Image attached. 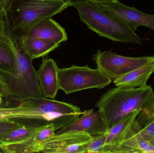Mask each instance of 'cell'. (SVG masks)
Returning a JSON list of instances; mask_svg holds the SVG:
<instances>
[{
  "label": "cell",
  "instance_id": "cell-1",
  "mask_svg": "<svg viewBox=\"0 0 154 153\" xmlns=\"http://www.w3.org/2000/svg\"><path fill=\"white\" fill-rule=\"evenodd\" d=\"M3 28L5 35L15 54L16 63L13 74L0 71V75L11 92L13 99L20 101L32 98H43L32 60L21 46L6 18Z\"/></svg>",
  "mask_w": 154,
  "mask_h": 153
},
{
  "label": "cell",
  "instance_id": "cell-2",
  "mask_svg": "<svg viewBox=\"0 0 154 153\" xmlns=\"http://www.w3.org/2000/svg\"><path fill=\"white\" fill-rule=\"evenodd\" d=\"M70 3L78 11L80 20L100 37L123 43H142L135 31L97 4L84 0H75Z\"/></svg>",
  "mask_w": 154,
  "mask_h": 153
},
{
  "label": "cell",
  "instance_id": "cell-3",
  "mask_svg": "<svg viewBox=\"0 0 154 153\" xmlns=\"http://www.w3.org/2000/svg\"><path fill=\"white\" fill-rule=\"evenodd\" d=\"M153 92L152 86L136 88L117 87L109 90L96 103L108 129L135 111L141 110Z\"/></svg>",
  "mask_w": 154,
  "mask_h": 153
},
{
  "label": "cell",
  "instance_id": "cell-4",
  "mask_svg": "<svg viewBox=\"0 0 154 153\" xmlns=\"http://www.w3.org/2000/svg\"><path fill=\"white\" fill-rule=\"evenodd\" d=\"M70 2L62 0H14L6 11V18L12 30L20 38L41 21L72 6Z\"/></svg>",
  "mask_w": 154,
  "mask_h": 153
},
{
  "label": "cell",
  "instance_id": "cell-5",
  "mask_svg": "<svg viewBox=\"0 0 154 153\" xmlns=\"http://www.w3.org/2000/svg\"><path fill=\"white\" fill-rule=\"evenodd\" d=\"M58 77L59 89L66 94L88 89H103L112 81L98 68L91 69L88 66L59 68Z\"/></svg>",
  "mask_w": 154,
  "mask_h": 153
},
{
  "label": "cell",
  "instance_id": "cell-6",
  "mask_svg": "<svg viewBox=\"0 0 154 153\" xmlns=\"http://www.w3.org/2000/svg\"><path fill=\"white\" fill-rule=\"evenodd\" d=\"M92 59L96 63L97 68L112 81L143 66L154 64V56L128 57L111 51H101L100 49L93 55Z\"/></svg>",
  "mask_w": 154,
  "mask_h": 153
},
{
  "label": "cell",
  "instance_id": "cell-7",
  "mask_svg": "<svg viewBox=\"0 0 154 153\" xmlns=\"http://www.w3.org/2000/svg\"><path fill=\"white\" fill-rule=\"evenodd\" d=\"M93 139V137L82 131L55 134L42 143L40 153H87Z\"/></svg>",
  "mask_w": 154,
  "mask_h": 153
},
{
  "label": "cell",
  "instance_id": "cell-8",
  "mask_svg": "<svg viewBox=\"0 0 154 153\" xmlns=\"http://www.w3.org/2000/svg\"><path fill=\"white\" fill-rule=\"evenodd\" d=\"M102 10L110 13L136 31L140 26L148 27L154 31V15L142 12L133 7L126 6L119 1L97 4Z\"/></svg>",
  "mask_w": 154,
  "mask_h": 153
},
{
  "label": "cell",
  "instance_id": "cell-9",
  "mask_svg": "<svg viewBox=\"0 0 154 153\" xmlns=\"http://www.w3.org/2000/svg\"><path fill=\"white\" fill-rule=\"evenodd\" d=\"M72 130L85 132L94 137L106 133L108 128L101 112L98 109L95 111L92 109L88 110L80 117L60 128L56 134H59Z\"/></svg>",
  "mask_w": 154,
  "mask_h": 153
},
{
  "label": "cell",
  "instance_id": "cell-10",
  "mask_svg": "<svg viewBox=\"0 0 154 153\" xmlns=\"http://www.w3.org/2000/svg\"><path fill=\"white\" fill-rule=\"evenodd\" d=\"M59 68L53 59L43 57L37 77L42 94L44 98L54 99L59 89L58 73Z\"/></svg>",
  "mask_w": 154,
  "mask_h": 153
},
{
  "label": "cell",
  "instance_id": "cell-11",
  "mask_svg": "<svg viewBox=\"0 0 154 153\" xmlns=\"http://www.w3.org/2000/svg\"><path fill=\"white\" fill-rule=\"evenodd\" d=\"M142 127L136 119L126 131L124 140L114 153H154V146L145 140L142 135Z\"/></svg>",
  "mask_w": 154,
  "mask_h": 153
},
{
  "label": "cell",
  "instance_id": "cell-12",
  "mask_svg": "<svg viewBox=\"0 0 154 153\" xmlns=\"http://www.w3.org/2000/svg\"><path fill=\"white\" fill-rule=\"evenodd\" d=\"M26 36L50 40L58 44L66 41L68 39L65 28L51 17L44 19L35 24Z\"/></svg>",
  "mask_w": 154,
  "mask_h": 153
},
{
  "label": "cell",
  "instance_id": "cell-13",
  "mask_svg": "<svg viewBox=\"0 0 154 153\" xmlns=\"http://www.w3.org/2000/svg\"><path fill=\"white\" fill-rule=\"evenodd\" d=\"M140 111H135L108 129L106 140L101 153H114L115 150L124 140L126 131Z\"/></svg>",
  "mask_w": 154,
  "mask_h": 153
},
{
  "label": "cell",
  "instance_id": "cell-14",
  "mask_svg": "<svg viewBox=\"0 0 154 153\" xmlns=\"http://www.w3.org/2000/svg\"><path fill=\"white\" fill-rule=\"evenodd\" d=\"M18 38L21 46L32 60L45 56L60 46V44L53 41L30 36Z\"/></svg>",
  "mask_w": 154,
  "mask_h": 153
},
{
  "label": "cell",
  "instance_id": "cell-15",
  "mask_svg": "<svg viewBox=\"0 0 154 153\" xmlns=\"http://www.w3.org/2000/svg\"><path fill=\"white\" fill-rule=\"evenodd\" d=\"M154 72V64H148L126 74L113 82L116 87L136 88L146 86Z\"/></svg>",
  "mask_w": 154,
  "mask_h": 153
},
{
  "label": "cell",
  "instance_id": "cell-16",
  "mask_svg": "<svg viewBox=\"0 0 154 153\" xmlns=\"http://www.w3.org/2000/svg\"><path fill=\"white\" fill-rule=\"evenodd\" d=\"M4 20L0 27V71L13 75L16 66V58L12 48L5 35Z\"/></svg>",
  "mask_w": 154,
  "mask_h": 153
},
{
  "label": "cell",
  "instance_id": "cell-17",
  "mask_svg": "<svg viewBox=\"0 0 154 153\" xmlns=\"http://www.w3.org/2000/svg\"><path fill=\"white\" fill-rule=\"evenodd\" d=\"M21 105L10 108L0 107V120L20 119L29 125L33 118V107L26 100L21 101Z\"/></svg>",
  "mask_w": 154,
  "mask_h": 153
},
{
  "label": "cell",
  "instance_id": "cell-18",
  "mask_svg": "<svg viewBox=\"0 0 154 153\" xmlns=\"http://www.w3.org/2000/svg\"><path fill=\"white\" fill-rule=\"evenodd\" d=\"M37 128L23 124L20 127L0 135V144H14L26 141L33 136Z\"/></svg>",
  "mask_w": 154,
  "mask_h": 153
},
{
  "label": "cell",
  "instance_id": "cell-19",
  "mask_svg": "<svg viewBox=\"0 0 154 153\" xmlns=\"http://www.w3.org/2000/svg\"><path fill=\"white\" fill-rule=\"evenodd\" d=\"M137 123L142 127H145L154 120V92L146 101L136 117Z\"/></svg>",
  "mask_w": 154,
  "mask_h": 153
},
{
  "label": "cell",
  "instance_id": "cell-20",
  "mask_svg": "<svg viewBox=\"0 0 154 153\" xmlns=\"http://www.w3.org/2000/svg\"><path fill=\"white\" fill-rule=\"evenodd\" d=\"M56 131L57 129L53 124L37 127L31 140L35 145L38 153H40L42 143L54 136L56 134Z\"/></svg>",
  "mask_w": 154,
  "mask_h": 153
},
{
  "label": "cell",
  "instance_id": "cell-21",
  "mask_svg": "<svg viewBox=\"0 0 154 153\" xmlns=\"http://www.w3.org/2000/svg\"><path fill=\"white\" fill-rule=\"evenodd\" d=\"M106 133L93 137V139L88 148L87 153H102V149L106 143L107 137Z\"/></svg>",
  "mask_w": 154,
  "mask_h": 153
},
{
  "label": "cell",
  "instance_id": "cell-22",
  "mask_svg": "<svg viewBox=\"0 0 154 153\" xmlns=\"http://www.w3.org/2000/svg\"><path fill=\"white\" fill-rule=\"evenodd\" d=\"M23 124L14 121V120H0V135L8 133L15 128L20 127Z\"/></svg>",
  "mask_w": 154,
  "mask_h": 153
},
{
  "label": "cell",
  "instance_id": "cell-23",
  "mask_svg": "<svg viewBox=\"0 0 154 153\" xmlns=\"http://www.w3.org/2000/svg\"><path fill=\"white\" fill-rule=\"evenodd\" d=\"M141 135L145 140L152 144H154V120L143 128L141 131Z\"/></svg>",
  "mask_w": 154,
  "mask_h": 153
},
{
  "label": "cell",
  "instance_id": "cell-24",
  "mask_svg": "<svg viewBox=\"0 0 154 153\" xmlns=\"http://www.w3.org/2000/svg\"><path fill=\"white\" fill-rule=\"evenodd\" d=\"M0 96L3 98L13 99V96L5 82L0 75Z\"/></svg>",
  "mask_w": 154,
  "mask_h": 153
},
{
  "label": "cell",
  "instance_id": "cell-25",
  "mask_svg": "<svg viewBox=\"0 0 154 153\" xmlns=\"http://www.w3.org/2000/svg\"><path fill=\"white\" fill-rule=\"evenodd\" d=\"M14 0H0V8L5 13Z\"/></svg>",
  "mask_w": 154,
  "mask_h": 153
},
{
  "label": "cell",
  "instance_id": "cell-26",
  "mask_svg": "<svg viewBox=\"0 0 154 153\" xmlns=\"http://www.w3.org/2000/svg\"><path fill=\"white\" fill-rule=\"evenodd\" d=\"M96 4L106 3L109 2L115 1L117 0H84Z\"/></svg>",
  "mask_w": 154,
  "mask_h": 153
},
{
  "label": "cell",
  "instance_id": "cell-27",
  "mask_svg": "<svg viewBox=\"0 0 154 153\" xmlns=\"http://www.w3.org/2000/svg\"><path fill=\"white\" fill-rule=\"evenodd\" d=\"M5 15H6V13L0 8V27Z\"/></svg>",
  "mask_w": 154,
  "mask_h": 153
},
{
  "label": "cell",
  "instance_id": "cell-28",
  "mask_svg": "<svg viewBox=\"0 0 154 153\" xmlns=\"http://www.w3.org/2000/svg\"><path fill=\"white\" fill-rule=\"evenodd\" d=\"M2 97L0 96V105L2 103Z\"/></svg>",
  "mask_w": 154,
  "mask_h": 153
},
{
  "label": "cell",
  "instance_id": "cell-29",
  "mask_svg": "<svg viewBox=\"0 0 154 153\" xmlns=\"http://www.w3.org/2000/svg\"><path fill=\"white\" fill-rule=\"evenodd\" d=\"M62 1H72L75 0H62Z\"/></svg>",
  "mask_w": 154,
  "mask_h": 153
},
{
  "label": "cell",
  "instance_id": "cell-30",
  "mask_svg": "<svg viewBox=\"0 0 154 153\" xmlns=\"http://www.w3.org/2000/svg\"><path fill=\"white\" fill-rule=\"evenodd\" d=\"M152 145H153V146H154V144H152Z\"/></svg>",
  "mask_w": 154,
  "mask_h": 153
}]
</instances>
